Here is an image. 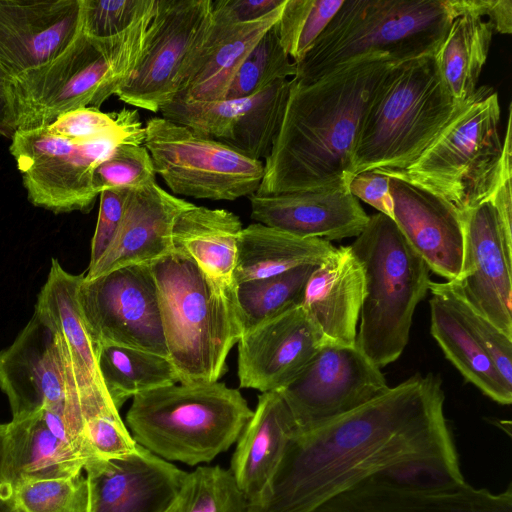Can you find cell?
Here are the masks:
<instances>
[{
  "label": "cell",
  "mask_w": 512,
  "mask_h": 512,
  "mask_svg": "<svg viewBox=\"0 0 512 512\" xmlns=\"http://www.w3.org/2000/svg\"><path fill=\"white\" fill-rule=\"evenodd\" d=\"M0 389L12 419L42 409L64 414L70 430L82 435L79 393L68 350L56 330L34 311L13 343L0 351Z\"/></svg>",
  "instance_id": "cell-11"
},
{
  "label": "cell",
  "mask_w": 512,
  "mask_h": 512,
  "mask_svg": "<svg viewBox=\"0 0 512 512\" xmlns=\"http://www.w3.org/2000/svg\"><path fill=\"white\" fill-rule=\"evenodd\" d=\"M251 218L300 238L326 241L357 237L369 216L348 185L249 196Z\"/></svg>",
  "instance_id": "cell-21"
},
{
  "label": "cell",
  "mask_w": 512,
  "mask_h": 512,
  "mask_svg": "<svg viewBox=\"0 0 512 512\" xmlns=\"http://www.w3.org/2000/svg\"><path fill=\"white\" fill-rule=\"evenodd\" d=\"M327 342L302 305L259 324L237 342L240 387L281 389Z\"/></svg>",
  "instance_id": "cell-17"
},
{
  "label": "cell",
  "mask_w": 512,
  "mask_h": 512,
  "mask_svg": "<svg viewBox=\"0 0 512 512\" xmlns=\"http://www.w3.org/2000/svg\"><path fill=\"white\" fill-rule=\"evenodd\" d=\"M144 146L168 188L196 199L233 201L256 194L264 163L164 117L145 125Z\"/></svg>",
  "instance_id": "cell-10"
},
{
  "label": "cell",
  "mask_w": 512,
  "mask_h": 512,
  "mask_svg": "<svg viewBox=\"0 0 512 512\" xmlns=\"http://www.w3.org/2000/svg\"><path fill=\"white\" fill-rule=\"evenodd\" d=\"M78 301L94 344H115L168 357L150 264L118 268L83 280Z\"/></svg>",
  "instance_id": "cell-14"
},
{
  "label": "cell",
  "mask_w": 512,
  "mask_h": 512,
  "mask_svg": "<svg viewBox=\"0 0 512 512\" xmlns=\"http://www.w3.org/2000/svg\"><path fill=\"white\" fill-rule=\"evenodd\" d=\"M129 191L111 189L100 193L99 213L91 241L88 269L96 265L114 241L121 225Z\"/></svg>",
  "instance_id": "cell-46"
},
{
  "label": "cell",
  "mask_w": 512,
  "mask_h": 512,
  "mask_svg": "<svg viewBox=\"0 0 512 512\" xmlns=\"http://www.w3.org/2000/svg\"><path fill=\"white\" fill-rule=\"evenodd\" d=\"M313 512H512V488L493 493L467 482L421 488L373 477L332 497Z\"/></svg>",
  "instance_id": "cell-22"
},
{
  "label": "cell",
  "mask_w": 512,
  "mask_h": 512,
  "mask_svg": "<svg viewBox=\"0 0 512 512\" xmlns=\"http://www.w3.org/2000/svg\"><path fill=\"white\" fill-rule=\"evenodd\" d=\"M318 264L236 284L234 303L242 334L302 305L307 281Z\"/></svg>",
  "instance_id": "cell-34"
},
{
  "label": "cell",
  "mask_w": 512,
  "mask_h": 512,
  "mask_svg": "<svg viewBox=\"0 0 512 512\" xmlns=\"http://www.w3.org/2000/svg\"><path fill=\"white\" fill-rule=\"evenodd\" d=\"M83 277L84 274L65 271L57 259H52L35 306V312L56 330L68 350L79 398L108 394L99 376L96 350L78 301Z\"/></svg>",
  "instance_id": "cell-28"
},
{
  "label": "cell",
  "mask_w": 512,
  "mask_h": 512,
  "mask_svg": "<svg viewBox=\"0 0 512 512\" xmlns=\"http://www.w3.org/2000/svg\"><path fill=\"white\" fill-rule=\"evenodd\" d=\"M243 226L226 209L192 206L175 220L173 248L188 255L215 283L234 292L238 242Z\"/></svg>",
  "instance_id": "cell-29"
},
{
  "label": "cell",
  "mask_w": 512,
  "mask_h": 512,
  "mask_svg": "<svg viewBox=\"0 0 512 512\" xmlns=\"http://www.w3.org/2000/svg\"><path fill=\"white\" fill-rule=\"evenodd\" d=\"M87 443L100 459H122L134 454L138 444L129 433L115 407L83 419Z\"/></svg>",
  "instance_id": "cell-45"
},
{
  "label": "cell",
  "mask_w": 512,
  "mask_h": 512,
  "mask_svg": "<svg viewBox=\"0 0 512 512\" xmlns=\"http://www.w3.org/2000/svg\"><path fill=\"white\" fill-rule=\"evenodd\" d=\"M252 414L239 390L222 382L180 383L134 396L126 423L153 454L196 466L227 451Z\"/></svg>",
  "instance_id": "cell-6"
},
{
  "label": "cell",
  "mask_w": 512,
  "mask_h": 512,
  "mask_svg": "<svg viewBox=\"0 0 512 512\" xmlns=\"http://www.w3.org/2000/svg\"><path fill=\"white\" fill-rule=\"evenodd\" d=\"M290 87L291 79H280L245 98L225 144L257 161L268 158L283 121Z\"/></svg>",
  "instance_id": "cell-35"
},
{
  "label": "cell",
  "mask_w": 512,
  "mask_h": 512,
  "mask_svg": "<svg viewBox=\"0 0 512 512\" xmlns=\"http://www.w3.org/2000/svg\"><path fill=\"white\" fill-rule=\"evenodd\" d=\"M154 6L135 24L109 38L81 31L50 62L12 76L16 130L45 127L81 107L100 108L131 77L142 54Z\"/></svg>",
  "instance_id": "cell-5"
},
{
  "label": "cell",
  "mask_w": 512,
  "mask_h": 512,
  "mask_svg": "<svg viewBox=\"0 0 512 512\" xmlns=\"http://www.w3.org/2000/svg\"><path fill=\"white\" fill-rule=\"evenodd\" d=\"M11 76L0 61V137L12 139L16 131V116Z\"/></svg>",
  "instance_id": "cell-50"
},
{
  "label": "cell",
  "mask_w": 512,
  "mask_h": 512,
  "mask_svg": "<svg viewBox=\"0 0 512 512\" xmlns=\"http://www.w3.org/2000/svg\"><path fill=\"white\" fill-rule=\"evenodd\" d=\"M155 0H82V31L94 38L123 33L153 6Z\"/></svg>",
  "instance_id": "cell-44"
},
{
  "label": "cell",
  "mask_w": 512,
  "mask_h": 512,
  "mask_svg": "<svg viewBox=\"0 0 512 512\" xmlns=\"http://www.w3.org/2000/svg\"><path fill=\"white\" fill-rule=\"evenodd\" d=\"M429 291L443 298L484 346L506 384L512 387V338L479 313L449 282H430Z\"/></svg>",
  "instance_id": "cell-40"
},
{
  "label": "cell",
  "mask_w": 512,
  "mask_h": 512,
  "mask_svg": "<svg viewBox=\"0 0 512 512\" xmlns=\"http://www.w3.org/2000/svg\"><path fill=\"white\" fill-rule=\"evenodd\" d=\"M7 424L0 423V512H17L14 491L6 477Z\"/></svg>",
  "instance_id": "cell-51"
},
{
  "label": "cell",
  "mask_w": 512,
  "mask_h": 512,
  "mask_svg": "<svg viewBox=\"0 0 512 512\" xmlns=\"http://www.w3.org/2000/svg\"><path fill=\"white\" fill-rule=\"evenodd\" d=\"M384 375L354 345L327 342L279 389L297 434L321 427L389 390Z\"/></svg>",
  "instance_id": "cell-13"
},
{
  "label": "cell",
  "mask_w": 512,
  "mask_h": 512,
  "mask_svg": "<svg viewBox=\"0 0 512 512\" xmlns=\"http://www.w3.org/2000/svg\"><path fill=\"white\" fill-rule=\"evenodd\" d=\"M184 501L181 492L178 498L172 503V505L165 512H183Z\"/></svg>",
  "instance_id": "cell-52"
},
{
  "label": "cell",
  "mask_w": 512,
  "mask_h": 512,
  "mask_svg": "<svg viewBox=\"0 0 512 512\" xmlns=\"http://www.w3.org/2000/svg\"><path fill=\"white\" fill-rule=\"evenodd\" d=\"M396 64L373 55L310 84L291 79L283 121L256 194L349 186L362 121Z\"/></svg>",
  "instance_id": "cell-2"
},
{
  "label": "cell",
  "mask_w": 512,
  "mask_h": 512,
  "mask_svg": "<svg viewBox=\"0 0 512 512\" xmlns=\"http://www.w3.org/2000/svg\"><path fill=\"white\" fill-rule=\"evenodd\" d=\"M193 203L178 198L156 182L129 191L118 233L84 280L97 278L121 267L151 264L173 250L176 218Z\"/></svg>",
  "instance_id": "cell-24"
},
{
  "label": "cell",
  "mask_w": 512,
  "mask_h": 512,
  "mask_svg": "<svg viewBox=\"0 0 512 512\" xmlns=\"http://www.w3.org/2000/svg\"><path fill=\"white\" fill-rule=\"evenodd\" d=\"M17 512H88L89 490L81 474L26 481L14 490Z\"/></svg>",
  "instance_id": "cell-39"
},
{
  "label": "cell",
  "mask_w": 512,
  "mask_h": 512,
  "mask_svg": "<svg viewBox=\"0 0 512 512\" xmlns=\"http://www.w3.org/2000/svg\"><path fill=\"white\" fill-rule=\"evenodd\" d=\"M511 115L510 104L502 142L498 93L481 86L411 166L394 171L466 210L489 198L512 169Z\"/></svg>",
  "instance_id": "cell-7"
},
{
  "label": "cell",
  "mask_w": 512,
  "mask_h": 512,
  "mask_svg": "<svg viewBox=\"0 0 512 512\" xmlns=\"http://www.w3.org/2000/svg\"><path fill=\"white\" fill-rule=\"evenodd\" d=\"M295 73L296 65L281 46L275 24L242 62L225 99L249 98L277 80L293 78Z\"/></svg>",
  "instance_id": "cell-36"
},
{
  "label": "cell",
  "mask_w": 512,
  "mask_h": 512,
  "mask_svg": "<svg viewBox=\"0 0 512 512\" xmlns=\"http://www.w3.org/2000/svg\"><path fill=\"white\" fill-rule=\"evenodd\" d=\"M389 177L392 220L429 270L447 281L458 279L464 257L461 211L438 194L394 170H373Z\"/></svg>",
  "instance_id": "cell-18"
},
{
  "label": "cell",
  "mask_w": 512,
  "mask_h": 512,
  "mask_svg": "<svg viewBox=\"0 0 512 512\" xmlns=\"http://www.w3.org/2000/svg\"><path fill=\"white\" fill-rule=\"evenodd\" d=\"M143 125L73 141L64 149L20 171L28 200L54 213H88L99 193L94 170L121 143L144 144Z\"/></svg>",
  "instance_id": "cell-16"
},
{
  "label": "cell",
  "mask_w": 512,
  "mask_h": 512,
  "mask_svg": "<svg viewBox=\"0 0 512 512\" xmlns=\"http://www.w3.org/2000/svg\"><path fill=\"white\" fill-rule=\"evenodd\" d=\"M244 99L186 102L177 99L164 105L162 117L183 125L202 136L225 143L239 115Z\"/></svg>",
  "instance_id": "cell-42"
},
{
  "label": "cell",
  "mask_w": 512,
  "mask_h": 512,
  "mask_svg": "<svg viewBox=\"0 0 512 512\" xmlns=\"http://www.w3.org/2000/svg\"><path fill=\"white\" fill-rule=\"evenodd\" d=\"M461 274L447 281L479 313L512 338V239L490 198L461 211Z\"/></svg>",
  "instance_id": "cell-15"
},
{
  "label": "cell",
  "mask_w": 512,
  "mask_h": 512,
  "mask_svg": "<svg viewBox=\"0 0 512 512\" xmlns=\"http://www.w3.org/2000/svg\"><path fill=\"white\" fill-rule=\"evenodd\" d=\"M150 266L168 358L179 383L217 382L242 335L234 292L220 287L176 248Z\"/></svg>",
  "instance_id": "cell-3"
},
{
  "label": "cell",
  "mask_w": 512,
  "mask_h": 512,
  "mask_svg": "<svg viewBox=\"0 0 512 512\" xmlns=\"http://www.w3.org/2000/svg\"><path fill=\"white\" fill-rule=\"evenodd\" d=\"M285 0H217L212 1V17L227 24H238L260 19L284 3Z\"/></svg>",
  "instance_id": "cell-48"
},
{
  "label": "cell",
  "mask_w": 512,
  "mask_h": 512,
  "mask_svg": "<svg viewBox=\"0 0 512 512\" xmlns=\"http://www.w3.org/2000/svg\"><path fill=\"white\" fill-rule=\"evenodd\" d=\"M296 434L295 422L280 392L261 393L231 459L230 472L248 502L263 493Z\"/></svg>",
  "instance_id": "cell-27"
},
{
  "label": "cell",
  "mask_w": 512,
  "mask_h": 512,
  "mask_svg": "<svg viewBox=\"0 0 512 512\" xmlns=\"http://www.w3.org/2000/svg\"><path fill=\"white\" fill-rule=\"evenodd\" d=\"M429 305L431 334L446 358L492 400L511 404L512 387L506 384L484 346L443 298L432 294Z\"/></svg>",
  "instance_id": "cell-31"
},
{
  "label": "cell",
  "mask_w": 512,
  "mask_h": 512,
  "mask_svg": "<svg viewBox=\"0 0 512 512\" xmlns=\"http://www.w3.org/2000/svg\"><path fill=\"white\" fill-rule=\"evenodd\" d=\"M460 105L448 92L434 55L397 63L362 121L353 176L377 169L406 170Z\"/></svg>",
  "instance_id": "cell-8"
},
{
  "label": "cell",
  "mask_w": 512,
  "mask_h": 512,
  "mask_svg": "<svg viewBox=\"0 0 512 512\" xmlns=\"http://www.w3.org/2000/svg\"><path fill=\"white\" fill-rule=\"evenodd\" d=\"M334 248L323 239L300 238L260 223L250 224L239 237L234 284L319 264Z\"/></svg>",
  "instance_id": "cell-30"
},
{
  "label": "cell",
  "mask_w": 512,
  "mask_h": 512,
  "mask_svg": "<svg viewBox=\"0 0 512 512\" xmlns=\"http://www.w3.org/2000/svg\"><path fill=\"white\" fill-rule=\"evenodd\" d=\"M96 360L102 384L118 410L138 394L179 383L169 358L147 350L103 344Z\"/></svg>",
  "instance_id": "cell-33"
},
{
  "label": "cell",
  "mask_w": 512,
  "mask_h": 512,
  "mask_svg": "<svg viewBox=\"0 0 512 512\" xmlns=\"http://www.w3.org/2000/svg\"><path fill=\"white\" fill-rule=\"evenodd\" d=\"M82 31V0H0V61L12 77L64 52Z\"/></svg>",
  "instance_id": "cell-20"
},
{
  "label": "cell",
  "mask_w": 512,
  "mask_h": 512,
  "mask_svg": "<svg viewBox=\"0 0 512 512\" xmlns=\"http://www.w3.org/2000/svg\"><path fill=\"white\" fill-rule=\"evenodd\" d=\"M349 246L365 285L355 344L381 369L398 359L408 343L415 308L429 291V268L382 213L369 216Z\"/></svg>",
  "instance_id": "cell-9"
},
{
  "label": "cell",
  "mask_w": 512,
  "mask_h": 512,
  "mask_svg": "<svg viewBox=\"0 0 512 512\" xmlns=\"http://www.w3.org/2000/svg\"><path fill=\"white\" fill-rule=\"evenodd\" d=\"M344 0H285L276 29L288 56L298 63L325 30Z\"/></svg>",
  "instance_id": "cell-37"
},
{
  "label": "cell",
  "mask_w": 512,
  "mask_h": 512,
  "mask_svg": "<svg viewBox=\"0 0 512 512\" xmlns=\"http://www.w3.org/2000/svg\"><path fill=\"white\" fill-rule=\"evenodd\" d=\"M84 470L88 512H165L178 498L188 475L139 444L126 458H95Z\"/></svg>",
  "instance_id": "cell-19"
},
{
  "label": "cell",
  "mask_w": 512,
  "mask_h": 512,
  "mask_svg": "<svg viewBox=\"0 0 512 512\" xmlns=\"http://www.w3.org/2000/svg\"><path fill=\"white\" fill-rule=\"evenodd\" d=\"M181 495L183 512H249L232 473L218 465L198 466L188 473Z\"/></svg>",
  "instance_id": "cell-38"
},
{
  "label": "cell",
  "mask_w": 512,
  "mask_h": 512,
  "mask_svg": "<svg viewBox=\"0 0 512 512\" xmlns=\"http://www.w3.org/2000/svg\"><path fill=\"white\" fill-rule=\"evenodd\" d=\"M364 293L363 269L350 246L335 247L311 273L302 306L328 342L354 345Z\"/></svg>",
  "instance_id": "cell-25"
},
{
  "label": "cell",
  "mask_w": 512,
  "mask_h": 512,
  "mask_svg": "<svg viewBox=\"0 0 512 512\" xmlns=\"http://www.w3.org/2000/svg\"><path fill=\"white\" fill-rule=\"evenodd\" d=\"M455 17L461 12H471L486 18L495 33L512 32V2L510 0H450Z\"/></svg>",
  "instance_id": "cell-49"
},
{
  "label": "cell",
  "mask_w": 512,
  "mask_h": 512,
  "mask_svg": "<svg viewBox=\"0 0 512 512\" xmlns=\"http://www.w3.org/2000/svg\"><path fill=\"white\" fill-rule=\"evenodd\" d=\"M389 177L376 171H365L353 176L349 183L350 192L358 199L392 219L393 200L390 193Z\"/></svg>",
  "instance_id": "cell-47"
},
{
  "label": "cell",
  "mask_w": 512,
  "mask_h": 512,
  "mask_svg": "<svg viewBox=\"0 0 512 512\" xmlns=\"http://www.w3.org/2000/svg\"><path fill=\"white\" fill-rule=\"evenodd\" d=\"M494 34L492 24L477 14L461 12L452 20L434 58L455 103H465L476 92Z\"/></svg>",
  "instance_id": "cell-32"
},
{
  "label": "cell",
  "mask_w": 512,
  "mask_h": 512,
  "mask_svg": "<svg viewBox=\"0 0 512 512\" xmlns=\"http://www.w3.org/2000/svg\"><path fill=\"white\" fill-rule=\"evenodd\" d=\"M283 4L246 23L227 24L212 17L207 36L173 99L225 100L237 70L261 37L278 22Z\"/></svg>",
  "instance_id": "cell-26"
},
{
  "label": "cell",
  "mask_w": 512,
  "mask_h": 512,
  "mask_svg": "<svg viewBox=\"0 0 512 512\" xmlns=\"http://www.w3.org/2000/svg\"><path fill=\"white\" fill-rule=\"evenodd\" d=\"M455 13L450 0H344L292 78L310 84L358 59L401 63L435 55Z\"/></svg>",
  "instance_id": "cell-4"
},
{
  "label": "cell",
  "mask_w": 512,
  "mask_h": 512,
  "mask_svg": "<svg viewBox=\"0 0 512 512\" xmlns=\"http://www.w3.org/2000/svg\"><path fill=\"white\" fill-rule=\"evenodd\" d=\"M142 125L136 110L123 108L102 112L96 107H81L58 116L47 129L73 141H84L99 135Z\"/></svg>",
  "instance_id": "cell-43"
},
{
  "label": "cell",
  "mask_w": 512,
  "mask_h": 512,
  "mask_svg": "<svg viewBox=\"0 0 512 512\" xmlns=\"http://www.w3.org/2000/svg\"><path fill=\"white\" fill-rule=\"evenodd\" d=\"M89 459L59 411L42 409L7 423L5 468L13 491L26 481L81 474Z\"/></svg>",
  "instance_id": "cell-23"
},
{
  "label": "cell",
  "mask_w": 512,
  "mask_h": 512,
  "mask_svg": "<svg viewBox=\"0 0 512 512\" xmlns=\"http://www.w3.org/2000/svg\"><path fill=\"white\" fill-rule=\"evenodd\" d=\"M211 21L212 0H156L138 64L115 95L128 105L160 112L177 95Z\"/></svg>",
  "instance_id": "cell-12"
},
{
  "label": "cell",
  "mask_w": 512,
  "mask_h": 512,
  "mask_svg": "<svg viewBox=\"0 0 512 512\" xmlns=\"http://www.w3.org/2000/svg\"><path fill=\"white\" fill-rule=\"evenodd\" d=\"M151 156L144 144L121 143L94 170L96 191L142 188L156 182Z\"/></svg>",
  "instance_id": "cell-41"
},
{
  "label": "cell",
  "mask_w": 512,
  "mask_h": 512,
  "mask_svg": "<svg viewBox=\"0 0 512 512\" xmlns=\"http://www.w3.org/2000/svg\"><path fill=\"white\" fill-rule=\"evenodd\" d=\"M421 488L466 481L441 380L415 375L361 407L296 434L249 512H313L369 478Z\"/></svg>",
  "instance_id": "cell-1"
}]
</instances>
